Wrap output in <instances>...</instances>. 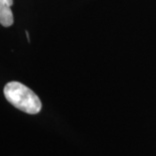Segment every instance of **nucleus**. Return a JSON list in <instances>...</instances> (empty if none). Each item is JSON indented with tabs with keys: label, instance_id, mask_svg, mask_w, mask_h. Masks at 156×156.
<instances>
[{
	"label": "nucleus",
	"instance_id": "2",
	"mask_svg": "<svg viewBox=\"0 0 156 156\" xmlns=\"http://www.w3.org/2000/svg\"><path fill=\"white\" fill-rule=\"evenodd\" d=\"M13 0H0V24L5 27L13 24V14L11 5Z\"/></svg>",
	"mask_w": 156,
	"mask_h": 156
},
{
	"label": "nucleus",
	"instance_id": "1",
	"mask_svg": "<svg viewBox=\"0 0 156 156\" xmlns=\"http://www.w3.org/2000/svg\"><path fill=\"white\" fill-rule=\"evenodd\" d=\"M4 96L12 106L27 114H37L41 110V102L37 95L19 82L6 84Z\"/></svg>",
	"mask_w": 156,
	"mask_h": 156
}]
</instances>
